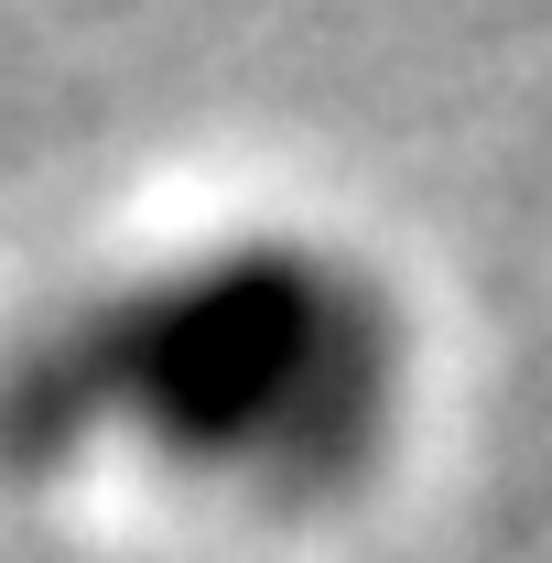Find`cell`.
Instances as JSON below:
<instances>
[{"label": "cell", "instance_id": "obj_1", "mask_svg": "<svg viewBox=\"0 0 552 563\" xmlns=\"http://www.w3.org/2000/svg\"><path fill=\"white\" fill-rule=\"evenodd\" d=\"M131 422L185 466L325 498L368 477L401 422V325L314 250H239L87 314L0 379V444L22 466Z\"/></svg>", "mask_w": 552, "mask_h": 563}]
</instances>
